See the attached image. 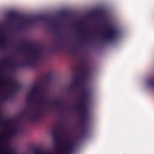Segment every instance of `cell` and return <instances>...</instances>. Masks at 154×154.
Segmentation results:
<instances>
[{"instance_id":"cell-1","label":"cell","mask_w":154,"mask_h":154,"mask_svg":"<svg viewBox=\"0 0 154 154\" xmlns=\"http://www.w3.org/2000/svg\"><path fill=\"white\" fill-rule=\"evenodd\" d=\"M4 140L0 137V154H9L8 150L4 146Z\"/></svg>"}]
</instances>
